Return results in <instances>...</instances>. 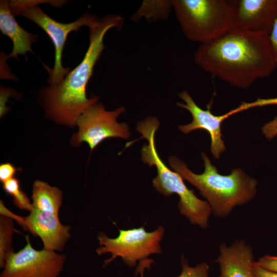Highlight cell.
Listing matches in <instances>:
<instances>
[{
	"label": "cell",
	"mask_w": 277,
	"mask_h": 277,
	"mask_svg": "<svg viewBox=\"0 0 277 277\" xmlns=\"http://www.w3.org/2000/svg\"><path fill=\"white\" fill-rule=\"evenodd\" d=\"M179 96L184 103H177V106L188 110L192 116V122L187 125L179 126V130L184 134L197 129L207 131L211 137V152L215 159H219L226 149L222 138L221 125L223 122L229 117L227 113L215 115L211 112L210 109L206 110L202 109L187 91L179 93Z\"/></svg>",
	"instance_id": "obj_11"
},
{
	"label": "cell",
	"mask_w": 277,
	"mask_h": 277,
	"mask_svg": "<svg viewBox=\"0 0 277 277\" xmlns=\"http://www.w3.org/2000/svg\"><path fill=\"white\" fill-rule=\"evenodd\" d=\"M9 3L8 1H1L0 30L13 43L12 50L6 58L14 57L17 60L18 55L25 56L27 52H32L31 46L36 42L37 36L27 31L19 26L10 9Z\"/></svg>",
	"instance_id": "obj_14"
},
{
	"label": "cell",
	"mask_w": 277,
	"mask_h": 277,
	"mask_svg": "<svg viewBox=\"0 0 277 277\" xmlns=\"http://www.w3.org/2000/svg\"><path fill=\"white\" fill-rule=\"evenodd\" d=\"M125 111L124 107L107 111L101 103L96 102L92 104L78 118L76 123L78 131L73 135L71 144L78 146L85 142L92 151L105 139L128 138L131 133L128 125L117 121V117Z\"/></svg>",
	"instance_id": "obj_8"
},
{
	"label": "cell",
	"mask_w": 277,
	"mask_h": 277,
	"mask_svg": "<svg viewBox=\"0 0 277 277\" xmlns=\"http://www.w3.org/2000/svg\"><path fill=\"white\" fill-rule=\"evenodd\" d=\"M160 122L155 117H149L139 122L136 130L142 137L148 142L141 150L142 162L149 166H155L157 175L152 180L155 189L166 197L173 194L179 197L177 208L180 214L184 216L193 225L206 229L212 214L211 208L205 200L200 199L192 189H189L182 176L170 169L160 158L155 146V132Z\"/></svg>",
	"instance_id": "obj_4"
},
{
	"label": "cell",
	"mask_w": 277,
	"mask_h": 277,
	"mask_svg": "<svg viewBox=\"0 0 277 277\" xmlns=\"http://www.w3.org/2000/svg\"><path fill=\"white\" fill-rule=\"evenodd\" d=\"M17 169L10 163H6L0 165V181L3 183L12 178Z\"/></svg>",
	"instance_id": "obj_21"
},
{
	"label": "cell",
	"mask_w": 277,
	"mask_h": 277,
	"mask_svg": "<svg viewBox=\"0 0 277 277\" xmlns=\"http://www.w3.org/2000/svg\"><path fill=\"white\" fill-rule=\"evenodd\" d=\"M32 199V209L58 216L63 199L59 188L36 180L33 184Z\"/></svg>",
	"instance_id": "obj_15"
},
{
	"label": "cell",
	"mask_w": 277,
	"mask_h": 277,
	"mask_svg": "<svg viewBox=\"0 0 277 277\" xmlns=\"http://www.w3.org/2000/svg\"><path fill=\"white\" fill-rule=\"evenodd\" d=\"M252 267L255 277H277V273L262 267L256 261L253 262Z\"/></svg>",
	"instance_id": "obj_24"
},
{
	"label": "cell",
	"mask_w": 277,
	"mask_h": 277,
	"mask_svg": "<svg viewBox=\"0 0 277 277\" xmlns=\"http://www.w3.org/2000/svg\"><path fill=\"white\" fill-rule=\"evenodd\" d=\"M269 38L274 56L276 61L277 62V19L276 20L272 31L269 35Z\"/></svg>",
	"instance_id": "obj_25"
},
{
	"label": "cell",
	"mask_w": 277,
	"mask_h": 277,
	"mask_svg": "<svg viewBox=\"0 0 277 277\" xmlns=\"http://www.w3.org/2000/svg\"><path fill=\"white\" fill-rule=\"evenodd\" d=\"M219 250L215 260L220 268L218 277H255L253 250L244 240L236 241L230 246L223 243Z\"/></svg>",
	"instance_id": "obj_13"
},
{
	"label": "cell",
	"mask_w": 277,
	"mask_h": 277,
	"mask_svg": "<svg viewBox=\"0 0 277 277\" xmlns=\"http://www.w3.org/2000/svg\"><path fill=\"white\" fill-rule=\"evenodd\" d=\"M13 219L5 214L0 217V266L5 267V258L9 253L13 252L12 237L14 231Z\"/></svg>",
	"instance_id": "obj_18"
},
{
	"label": "cell",
	"mask_w": 277,
	"mask_h": 277,
	"mask_svg": "<svg viewBox=\"0 0 277 277\" xmlns=\"http://www.w3.org/2000/svg\"><path fill=\"white\" fill-rule=\"evenodd\" d=\"M144 227L118 229V235L115 238H109L105 232L100 233L97 240L100 246L96 252L98 255L107 253L111 254L104 261L103 266L120 257L129 267H133L138 261L145 260L151 254L162 253L160 242L165 234V228L160 226L155 230L148 232Z\"/></svg>",
	"instance_id": "obj_7"
},
{
	"label": "cell",
	"mask_w": 277,
	"mask_h": 277,
	"mask_svg": "<svg viewBox=\"0 0 277 277\" xmlns=\"http://www.w3.org/2000/svg\"><path fill=\"white\" fill-rule=\"evenodd\" d=\"M27 244L17 252L8 253L0 277H57L66 259L53 251L34 249L26 236Z\"/></svg>",
	"instance_id": "obj_9"
},
{
	"label": "cell",
	"mask_w": 277,
	"mask_h": 277,
	"mask_svg": "<svg viewBox=\"0 0 277 277\" xmlns=\"http://www.w3.org/2000/svg\"><path fill=\"white\" fill-rule=\"evenodd\" d=\"M204 171L196 174L183 161L175 156L169 158L171 168L195 187L209 204L216 217L226 218L236 207L252 200L256 194L257 181L241 169H234L228 175L220 174L205 152L201 153Z\"/></svg>",
	"instance_id": "obj_3"
},
{
	"label": "cell",
	"mask_w": 277,
	"mask_h": 277,
	"mask_svg": "<svg viewBox=\"0 0 277 277\" xmlns=\"http://www.w3.org/2000/svg\"><path fill=\"white\" fill-rule=\"evenodd\" d=\"M3 189L13 196L14 204L22 210L31 211L32 205L27 194L22 190L19 181L13 177L3 183Z\"/></svg>",
	"instance_id": "obj_19"
},
{
	"label": "cell",
	"mask_w": 277,
	"mask_h": 277,
	"mask_svg": "<svg viewBox=\"0 0 277 277\" xmlns=\"http://www.w3.org/2000/svg\"><path fill=\"white\" fill-rule=\"evenodd\" d=\"M277 19V0H240L234 26L270 35Z\"/></svg>",
	"instance_id": "obj_12"
},
{
	"label": "cell",
	"mask_w": 277,
	"mask_h": 277,
	"mask_svg": "<svg viewBox=\"0 0 277 277\" xmlns=\"http://www.w3.org/2000/svg\"><path fill=\"white\" fill-rule=\"evenodd\" d=\"M194 60L204 71L242 89L270 76L277 66L269 35L234 26L219 38L200 44Z\"/></svg>",
	"instance_id": "obj_1"
},
{
	"label": "cell",
	"mask_w": 277,
	"mask_h": 277,
	"mask_svg": "<svg viewBox=\"0 0 277 277\" xmlns=\"http://www.w3.org/2000/svg\"><path fill=\"white\" fill-rule=\"evenodd\" d=\"M151 260L146 259L140 263L137 272L140 277H144V272L148 266L151 265ZM181 273L176 277H209L210 267L206 262L201 263L195 266H190L184 254L181 256Z\"/></svg>",
	"instance_id": "obj_17"
},
{
	"label": "cell",
	"mask_w": 277,
	"mask_h": 277,
	"mask_svg": "<svg viewBox=\"0 0 277 277\" xmlns=\"http://www.w3.org/2000/svg\"><path fill=\"white\" fill-rule=\"evenodd\" d=\"M172 9V1H144L133 15V19L142 17L150 22L166 19Z\"/></svg>",
	"instance_id": "obj_16"
},
{
	"label": "cell",
	"mask_w": 277,
	"mask_h": 277,
	"mask_svg": "<svg viewBox=\"0 0 277 277\" xmlns=\"http://www.w3.org/2000/svg\"><path fill=\"white\" fill-rule=\"evenodd\" d=\"M0 207L1 214L10 217L24 230L40 238L44 250L62 251L70 237V226L62 224L57 215L32 209L27 216H18L6 208L2 201Z\"/></svg>",
	"instance_id": "obj_10"
},
{
	"label": "cell",
	"mask_w": 277,
	"mask_h": 277,
	"mask_svg": "<svg viewBox=\"0 0 277 277\" xmlns=\"http://www.w3.org/2000/svg\"><path fill=\"white\" fill-rule=\"evenodd\" d=\"M124 20L120 15L109 14L96 17L88 27L90 43L81 62L56 85H49L43 89L42 100L47 115L56 122L66 126H76L82 113L97 102L95 96L88 98L86 87L93 74L94 66L105 48L104 38L114 27L120 28Z\"/></svg>",
	"instance_id": "obj_2"
},
{
	"label": "cell",
	"mask_w": 277,
	"mask_h": 277,
	"mask_svg": "<svg viewBox=\"0 0 277 277\" xmlns=\"http://www.w3.org/2000/svg\"><path fill=\"white\" fill-rule=\"evenodd\" d=\"M40 1H11L10 9L14 15H21L42 28L51 39L55 48L54 65L53 69L47 68L49 72L48 82L56 85L61 83L70 72V68H64L62 64L63 49L69 33L78 31L83 26L88 27L95 16L88 12L82 15L76 21L70 23L58 22L46 14L38 5Z\"/></svg>",
	"instance_id": "obj_6"
},
{
	"label": "cell",
	"mask_w": 277,
	"mask_h": 277,
	"mask_svg": "<svg viewBox=\"0 0 277 277\" xmlns=\"http://www.w3.org/2000/svg\"><path fill=\"white\" fill-rule=\"evenodd\" d=\"M256 262L262 267L277 273V256L266 254Z\"/></svg>",
	"instance_id": "obj_20"
},
{
	"label": "cell",
	"mask_w": 277,
	"mask_h": 277,
	"mask_svg": "<svg viewBox=\"0 0 277 277\" xmlns=\"http://www.w3.org/2000/svg\"><path fill=\"white\" fill-rule=\"evenodd\" d=\"M262 132L265 137L269 140H271L276 136L277 135V116L264 124L262 127Z\"/></svg>",
	"instance_id": "obj_22"
},
{
	"label": "cell",
	"mask_w": 277,
	"mask_h": 277,
	"mask_svg": "<svg viewBox=\"0 0 277 277\" xmlns=\"http://www.w3.org/2000/svg\"><path fill=\"white\" fill-rule=\"evenodd\" d=\"M184 35L200 44L223 35L234 26L237 0H172Z\"/></svg>",
	"instance_id": "obj_5"
},
{
	"label": "cell",
	"mask_w": 277,
	"mask_h": 277,
	"mask_svg": "<svg viewBox=\"0 0 277 277\" xmlns=\"http://www.w3.org/2000/svg\"><path fill=\"white\" fill-rule=\"evenodd\" d=\"M14 91L11 89L1 86V116L2 117L8 110L6 106L8 98L14 94Z\"/></svg>",
	"instance_id": "obj_23"
}]
</instances>
